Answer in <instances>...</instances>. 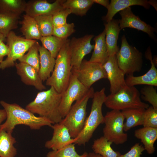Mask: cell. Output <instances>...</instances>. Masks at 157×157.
Returning a JSON list of instances; mask_svg holds the SVG:
<instances>
[{"label":"cell","mask_w":157,"mask_h":157,"mask_svg":"<svg viewBox=\"0 0 157 157\" xmlns=\"http://www.w3.org/2000/svg\"><path fill=\"white\" fill-rule=\"evenodd\" d=\"M0 104L6 114L5 122L0 126V128L12 133L17 125L22 124L29 127L32 130H37L42 127H51L53 123L44 117L35 116L31 112L16 104H9L1 101Z\"/></svg>","instance_id":"6da1fadb"},{"label":"cell","mask_w":157,"mask_h":157,"mask_svg":"<svg viewBox=\"0 0 157 157\" xmlns=\"http://www.w3.org/2000/svg\"><path fill=\"white\" fill-rule=\"evenodd\" d=\"M61 97V94L51 87L47 90L38 93L35 99L27 105L26 109L34 114L46 118L53 124L58 123L63 119L59 111Z\"/></svg>","instance_id":"7a4b0ae2"},{"label":"cell","mask_w":157,"mask_h":157,"mask_svg":"<svg viewBox=\"0 0 157 157\" xmlns=\"http://www.w3.org/2000/svg\"><path fill=\"white\" fill-rule=\"evenodd\" d=\"M69 40H68L59 51L56 58L53 71L46 81V85L53 87L60 94L67 89L72 73L69 47Z\"/></svg>","instance_id":"3957f363"},{"label":"cell","mask_w":157,"mask_h":157,"mask_svg":"<svg viewBox=\"0 0 157 157\" xmlns=\"http://www.w3.org/2000/svg\"><path fill=\"white\" fill-rule=\"evenodd\" d=\"M106 97L105 88L94 92L90 113L86 118L82 131L74 138L75 144L85 145L89 141L98 127L103 123L104 116L102 113V107Z\"/></svg>","instance_id":"277c9868"},{"label":"cell","mask_w":157,"mask_h":157,"mask_svg":"<svg viewBox=\"0 0 157 157\" xmlns=\"http://www.w3.org/2000/svg\"><path fill=\"white\" fill-rule=\"evenodd\" d=\"M112 110L122 111L130 108H147L149 106L142 101L140 94L135 86L126 85L117 92L106 96L104 103Z\"/></svg>","instance_id":"5b68a950"},{"label":"cell","mask_w":157,"mask_h":157,"mask_svg":"<svg viewBox=\"0 0 157 157\" xmlns=\"http://www.w3.org/2000/svg\"><path fill=\"white\" fill-rule=\"evenodd\" d=\"M94 92L91 87L84 96L72 105L66 116L59 122L68 129L73 138H76L83 128L87 118V103L89 99L93 97Z\"/></svg>","instance_id":"8992f818"},{"label":"cell","mask_w":157,"mask_h":157,"mask_svg":"<svg viewBox=\"0 0 157 157\" xmlns=\"http://www.w3.org/2000/svg\"><path fill=\"white\" fill-rule=\"evenodd\" d=\"M116 56L119 67L125 75H133L141 70L142 54L135 47L129 44L124 35L122 38L121 47Z\"/></svg>","instance_id":"52a82bcc"},{"label":"cell","mask_w":157,"mask_h":157,"mask_svg":"<svg viewBox=\"0 0 157 157\" xmlns=\"http://www.w3.org/2000/svg\"><path fill=\"white\" fill-rule=\"evenodd\" d=\"M124 117L121 111L113 110L104 116L103 136L113 143L118 145L125 142L128 135L124 130Z\"/></svg>","instance_id":"ba28073f"},{"label":"cell","mask_w":157,"mask_h":157,"mask_svg":"<svg viewBox=\"0 0 157 157\" xmlns=\"http://www.w3.org/2000/svg\"><path fill=\"white\" fill-rule=\"evenodd\" d=\"M6 38L9 52L6 58L0 63V69L2 70L14 66L15 62L24 55L36 41L17 36L12 31Z\"/></svg>","instance_id":"9c48e42d"},{"label":"cell","mask_w":157,"mask_h":157,"mask_svg":"<svg viewBox=\"0 0 157 157\" xmlns=\"http://www.w3.org/2000/svg\"><path fill=\"white\" fill-rule=\"evenodd\" d=\"M89 89L80 82L75 73L72 71L68 85L66 90L61 94L59 111L62 118L68 113L73 103L81 99Z\"/></svg>","instance_id":"30bf717a"},{"label":"cell","mask_w":157,"mask_h":157,"mask_svg":"<svg viewBox=\"0 0 157 157\" xmlns=\"http://www.w3.org/2000/svg\"><path fill=\"white\" fill-rule=\"evenodd\" d=\"M80 82L89 89L96 81L107 78L106 72L103 65L99 63L83 60L79 68H72Z\"/></svg>","instance_id":"8fae6325"},{"label":"cell","mask_w":157,"mask_h":157,"mask_svg":"<svg viewBox=\"0 0 157 157\" xmlns=\"http://www.w3.org/2000/svg\"><path fill=\"white\" fill-rule=\"evenodd\" d=\"M93 37V35H87L78 38L73 37L69 40V47L72 68H79L84 57L94 49V45L91 44Z\"/></svg>","instance_id":"7c38bea8"},{"label":"cell","mask_w":157,"mask_h":157,"mask_svg":"<svg viewBox=\"0 0 157 157\" xmlns=\"http://www.w3.org/2000/svg\"><path fill=\"white\" fill-rule=\"evenodd\" d=\"M103 66L110 83L111 94L117 92L126 85L125 74L119 67L116 55L109 56Z\"/></svg>","instance_id":"4fadbf2b"},{"label":"cell","mask_w":157,"mask_h":157,"mask_svg":"<svg viewBox=\"0 0 157 157\" xmlns=\"http://www.w3.org/2000/svg\"><path fill=\"white\" fill-rule=\"evenodd\" d=\"M65 0H57L52 3L45 0H33L26 3V14L34 17L42 15H53L64 8L63 3Z\"/></svg>","instance_id":"5bb4252c"},{"label":"cell","mask_w":157,"mask_h":157,"mask_svg":"<svg viewBox=\"0 0 157 157\" xmlns=\"http://www.w3.org/2000/svg\"><path fill=\"white\" fill-rule=\"evenodd\" d=\"M119 14L121 17L119 20L120 30L126 27L134 28L147 33L151 38L155 39V29L133 14L131 7L120 11Z\"/></svg>","instance_id":"9a60e30c"},{"label":"cell","mask_w":157,"mask_h":157,"mask_svg":"<svg viewBox=\"0 0 157 157\" xmlns=\"http://www.w3.org/2000/svg\"><path fill=\"white\" fill-rule=\"evenodd\" d=\"M51 127L53 130V135L50 140L46 142V148L56 150L74 143V138H72L68 130L65 126L58 123L54 124Z\"/></svg>","instance_id":"2e32d148"},{"label":"cell","mask_w":157,"mask_h":157,"mask_svg":"<svg viewBox=\"0 0 157 157\" xmlns=\"http://www.w3.org/2000/svg\"><path fill=\"white\" fill-rule=\"evenodd\" d=\"M145 56L150 61V68L147 72L142 76H127L125 80L127 86H135L136 85H144L157 86V69L154 62L152 59L150 48L147 49L145 53Z\"/></svg>","instance_id":"e0dca14e"},{"label":"cell","mask_w":157,"mask_h":157,"mask_svg":"<svg viewBox=\"0 0 157 157\" xmlns=\"http://www.w3.org/2000/svg\"><path fill=\"white\" fill-rule=\"evenodd\" d=\"M15 66L17 74L24 83L34 86L40 91L46 89V87L43 84L42 81L39 76L38 72L33 67L22 62L15 63Z\"/></svg>","instance_id":"ac0fdd59"},{"label":"cell","mask_w":157,"mask_h":157,"mask_svg":"<svg viewBox=\"0 0 157 157\" xmlns=\"http://www.w3.org/2000/svg\"><path fill=\"white\" fill-rule=\"evenodd\" d=\"M105 40L109 56L116 55L119 49L117 41L120 29L119 20L113 19L104 24Z\"/></svg>","instance_id":"d6986e66"},{"label":"cell","mask_w":157,"mask_h":157,"mask_svg":"<svg viewBox=\"0 0 157 157\" xmlns=\"http://www.w3.org/2000/svg\"><path fill=\"white\" fill-rule=\"evenodd\" d=\"M134 5L142 6L148 9L150 5L149 1L144 0H111L108 8L106 15L103 20L106 23L110 21L117 13Z\"/></svg>","instance_id":"ffe728a7"},{"label":"cell","mask_w":157,"mask_h":157,"mask_svg":"<svg viewBox=\"0 0 157 157\" xmlns=\"http://www.w3.org/2000/svg\"><path fill=\"white\" fill-rule=\"evenodd\" d=\"M40 66L38 75L42 81H46L50 76L55 65L56 59L50 52L42 46L39 47Z\"/></svg>","instance_id":"44dd1931"},{"label":"cell","mask_w":157,"mask_h":157,"mask_svg":"<svg viewBox=\"0 0 157 157\" xmlns=\"http://www.w3.org/2000/svg\"><path fill=\"white\" fill-rule=\"evenodd\" d=\"M134 135L135 137L140 140L145 150L148 154H152L154 152V145L157 139V128L143 127L136 130Z\"/></svg>","instance_id":"7402d4cb"},{"label":"cell","mask_w":157,"mask_h":157,"mask_svg":"<svg viewBox=\"0 0 157 157\" xmlns=\"http://www.w3.org/2000/svg\"><path fill=\"white\" fill-rule=\"evenodd\" d=\"M106 32L103 31L94 39L95 45L92 56L89 60L103 65L106 61L109 55L105 40Z\"/></svg>","instance_id":"603a6c76"},{"label":"cell","mask_w":157,"mask_h":157,"mask_svg":"<svg viewBox=\"0 0 157 157\" xmlns=\"http://www.w3.org/2000/svg\"><path fill=\"white\" fill-rule=\"evenodd\" d=\"M16 142L12 133L0 128V157H15L17 151L14 144Z\"/></svg>","instance_id":"cb8c5ba5"},{"label":"cell","mask_w":157,"mask_h":157,"mask_svg":"<svg viewBox=\"0 0 157 157\" xmlns=\"http://www.w3.org/2000/svg\"><path fill=\"white\" fill-rule=\"evenodd\" d=\"M145 109L141 108H130L121 111L126 122L124 123V130L127 131L135 127L142 125L143 115Z\"/></svg>","instance_id":"d4e9b609"},{"label":"cell","mask_w":157,"mask_h":157,"mask_svg":"<svg viewBox=\"0 0 157 157\" xmlns=\"http://www.w3.org/2000/svg\"><path fill=\"white\" fill-rule=\"evenodd\" d=\"M26 3L24 0H0V14L19 18L25 12Z\"/></svg>","instance_id":"484cf974"},{"label":"cell","mask_w":157,"mask_h":157,"mask_svg":"<svg viewBox=\"0 0 157 157\" xmlns=\"http://www.w3.org/2000/svg\"><path fill=\"white\" fill-rule=\"evenodd\" d=\"M20 31L25 38L29 40H40L42 36L34 17L25 14L20 22Z\"/></svg>","instance_id":"4316f807"},{"label":"cell","mask_w":157,"mask_h":157,"mask_svg":"<svg viewBox=\"0 0 157 157\" xmlns=\"http://www.w3.org/2000/svg\"><path fill=\"white\" fill-rule=\"evenodd\" d=\"M112 144L103 136L94 140L92 149L94 153L103 157H117L120 153L113 150Z\"/></svg>","instance_id":"83f0119b"},{"label":"cell","mask_w":157,"mask_h":157,"mask_svg":"<svg viewBox=\"0 0 157 157\" xmlns=\"http://www.w3.org/2000/svg\"><path fill=\"white\" fill-rule=\"evenodd\" d=\"M93 3L92 0H67L63 2V6L64 8L69 9L71 13L83 16Z\"/></svg>","instance_id":"f1b7e54d"},{"label":"cell","mask_w":157,"mask_h":157,"mask_svg":"<svg viewBox=\"0 0 157 157\" xmlns=\"http://www.w3.org/2000/svg\"><path fill=\"white\" fill-rule=\"evenodd\" d=\"M68 40L51 35L42 37L40 40L42 46L50 52L53 58H56L62 47Z\"/></svg>","instance_id":"f546056e"},{"label":"cell","mask_w":157,"mask_h":157,"mask_svg":"<svg viewBox=\"0 0 157 157\" xmlns=\"http://www.w3.org/2000/svg\"><path fill=\"white\" fill-rule=\"evenodd\" d=\"M40 45L36 41L30 47L27 54L19 58L20 62L27 64L34 68L38 72L40 66V58L39 54V47Z\"/></svg>","instance_id":"4dcf8cb0"},{"label":"cell","mask_w":157,"mask_h":157,"mask_svg":"<svg viewBox=\"0 0 157 157\" xmlns=\"http://www.w3.org/2000/svg\"><path fill=\"white\" fill-rule=\"evenodd\" d=\"M42 37L53 35L54 26L52 15H42L34 17Z\"/></svg>","instance_id":"1f68e13d"},{"label":"cell","mask_w":157,"mask_h":157,"mask_svg":"<svg viewBox=\"0 0 157 157\" xmlns=\"http://www.w3.org/2000/svg\"><path fill=\"white\" fill-rule=\"evenodd\" d=\"M75 144L71 143L58 150L50 151L46 157H87L88 154L86 152L79 154L76 151Z\"/></svg>","instance_id":"d6a6232c"},{"label":"cell","mask_w":157,"mask_h":157,"mask_svg":"<svg viewBox=\"0 0 157 157\" xmlns=\"http://www.w3.org/2000/svg\"><path fill=\"white\" fill-rule=\"evenodd\" d=\"M19 18L0 14V33L6 38L12 30L18 27Z\"/></svg>","instance_id":"836d02e7"},{"label":"cell","mask_w":157,"mask_h":157,"mask_svg":"<svg viewBox=\"0 0 157 157\" xmlns=\"http://www.w3.org/2000/svg\"><path fill=\"white\" fill-rule=\"evenodd\" d=\"M141 93L143 100L149 102L154 108L157 109V92L154 86H145L141 89Z\"/></svg>","instance_id":"e575fe53"},{"label":"cell","mask_w":157,"mask_h":157,"mask_svg":"<svg viewBox=\"0 0 157 157\" xmlns=\"http://www.w3.org/2000/svg\"><path fill=\"white\" fill-rule=\"evenodd\" d=\"M142 125L143 127L157 128V109L151 106L145 110Z\"/></svg>","instance_id":"d590c367"},{"label":"cell","mask_w":157,"mask_h":157,"mask_svg":"<svg viewBox=\"0 0 157 157\" xmlns=\"http://www.w3.org/2000/svg\"><path fill=\"white\" fill-rule=\"evenodd\" d=\"M74 27L73 23H67L60 26L54 27L52 35L61 39H67L75 32Z\"/></svg>","instance_id":"8d00e7d4"},{"label":"cell","mask_w":157,"mask_h":157,"mask_svg":"<svg viewBox=\"0 0 157 157\" xmlns=\"http://www.w3.org/2000/svg\"><path fill=\"white\" fill-rule=\"evenodd\" d=\"M70 10L64 8L52 15V21L54 27L59 26L67 23V18L70 14Z\"/></svg>","instance_id":"74e56055"},{"label":"cell","mask_w":157,"mask_h":157,"mask_svg":"<svg viewBox=\"0 0 157 157\" xmlns=\"http://www.w3.org/2000/svg\"><path fill=\"white\" fill-rule=\"evenodd\" d=\"M145 150L143 146L139 143H136L133 146L127 153L119 154L117 157H141L142 152Z\"/></svg>","instance_id":"f35d334b"},{"label":"cell","mask_w":157,"mask_h":157,"mask_svg":"<svg viewBox=\"0 0 157 157\" xmlns=\"http://www.w3.org/2000/svg\"><path fill=\"white\" fill-rule=\"evenodd\" d=\"M9 52V49L8 46L4 42L0 43V63L3 61L4 57L7 56Z\"/></svg>","instance_id":"ab89813d"},{"label":"cell","mask_w":157,"mask_h":157,"mask_svg":"<svg viewBox=\"0 0 157 157\" xmlns=\"http://www.w3.org/2000/svg\"><path fill=\"white\" fill-rule=\"evenodd\" d=\"M94 3H96L101 5L107 9L109 6L110 3L108 0H92Z\"/></svg>","instance_id":"60d3db41"},{"label":"cell","mask_w":157,"mask_h":157,"mask_svg":"<svg viewBox=\"0 0 157 157\" xmlns=\"http://www.w3.org/2000/svg\"><path fill=\"white\" fill-rule=\"evenodd\" d=\"M6 118V114L5 110L4 109H0V126Z\"/></svg>","instance_id":"b9f144b4"},{"label":"cell","mask_w":157,"mask_h":157,"mask_svg":"<svg viewBox=\"0 0 157 157\" xmlns=\"http://www.w3.org/2000/svg\"><path fill=\"white\" fill-rule=\"evenodd\" d=\"M87 157H103L101 156L94 153L90 152L88 154Z\"/></svg>","instance_id":"7bdbcfd3"},{"label":"cell","mask_w":157,"mask_h":157,"mask_svg":"<svg viewBox=\"0 0 157 157\" xmlns=\"http://www.w3.org/2000/svg\"><path fill=\"white\" fill-rule=\"evenodd\" d=\"M150 5L153 6L157 11V1L154 0H150L149 1Z\"/></svg>","instance_id":"ee69618b"},{"label":"cell","mask_w":157,"mask_h":157,"mask_svg":"<svg viewBox=\"0 0 157 157\" xmlns=\"http://www.w3.org/2000/svg\"><path fill=\"white\" fill-rule=\"evenodd\" d=\"M6 38L3 35L0 33V43L3 42H6Z\"/></svg>","instance_id":"f6af8a7d"}]
</instances>
